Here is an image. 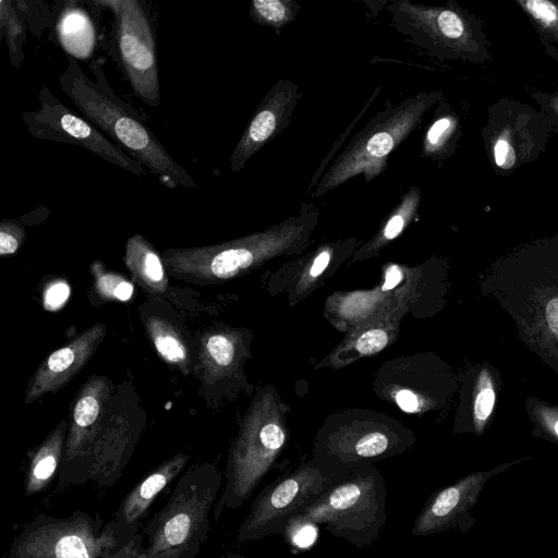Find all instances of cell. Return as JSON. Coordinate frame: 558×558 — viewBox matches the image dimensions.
I'll use <instances>...</instances> for the list:
<instances>
[{
  "label": "cell",
  "instance_id": "6da1fadb",
  "mask_svg": "<svg viewBox=\"0 0 558 558\" xmlns=\"http://www.w3.org/2000/svg\"><path fill=\"white\" fill-rule=\"evenodd\" d=\"M480 292L499 304L518 338L558 374V241L500 257L481 276Z\"/></svg>",
  "mask_w": 558,
  "mask_h": 558
},
{
  "label": "cell",
  "instance_id": "7a4b0ae2",
  "mask_svg": "<svg viewBox=\"0 0 558 558\" xmlns=\"http://www.w3.org/2000/svg\"><path fill=\"white\" fill-rule=\"evenodd\" d=\"M88 68L94 78L86 75L75 58L69 57L59 75L60 89L81 116L167 187H196L191 174L167 151L140 112L114 93L101 65L92 61Z\"/></svg>",
  "mask_w": 558,
  "mask_h": 558
},
{
  "label": "cell",
  "instance_id": "3957f363",
  "mask_svg": "<svg viewBox=\"0 0 558 558\" xmlns=\"http://www.w3.org/2000/svg\"><path fill=\"white\" fill-rule=\"evenodd\" d=\"M319 211L303 203L298 214L264 232L230 242L192 248H169L162 260L169 274L195 283L216 282L234 277L270 252L299 244L310 235Z\"/></svg>",
  "mask_w": 558,
  "mask_h": 558
},
{
  "label": "cell",
  "instance_id": "277c9868",
  "mask_svg": "<svg viewBox=\"0 0 558 558\" xmlns=\"http://www.w3.org/2000/svg\"><path fill=\"white\" fill-rule=\"evenodd\" d=\"M222 487V473L209 463L183 473L166 504L144 527L148 550L197 555L209 536L210 513Z\"/></svg>",
  "mask_w": 558,
  "mask_h": 558
},
{
  "label": "cell",
  "instance_id": "5b68a950",
  "mask_svg": "<svg viewBox=\"0 0 558 558\" xmlns=\"http://www.w3.org/2000/svg\"><path fill=\"white\" fill-rule=\"evenodd\" d=\"M439 98V92H421L374 116L335 158L312 197H319L359 174L366 182L380 174L387 167V157L418 126L424 113Z\"/></svg>",
  "mask_w": 558,
  "mask_h": 558
},
{
  "label": "cell",
  "instance_id": "8992f818",
  "mask_svg": "<svg viewBox=\"0 0 558 558\" xmlns=\"http://www.w3.org/2000/svg\"><path fill=\"white\" fill-rule=\"evenodd\" d=\"M387 489L369 463L354 469L301 514L359 549L369 547L386 524Z\"/></svg>",
  "mask_w": 558,
  "mask_h": 558
},
{
  "label": "cell",
  "instance_id": "52a82bcc",
  "mask_svg": "<svg viewBox=\"0 0 558 558\" xmlns=\"http://www.w3.org/2000/svg\"><path fill=\"white\" fill-rule=\"evenodd\" d=\"M117 545L99 515L78 510L61 518L39 513L13 538L5 558H101Z\"/></svg>",
  "mask_w": 558,
  "mask_h": 558
},
{
  "label": "cell",
  "instance_id": "ba28073f",
  "mask_svg": "<svg viewBox=\"0 0 558 558\" xmlns=\"http://www.w3.org/2000/svg\"><path fill=\"white\" fill-rule=\"evenodd\" d=\"M342 478L327 472L315 461L267 484L255 497L240 524L235 545L283 534L289 521L312 506Z\"/></svg>",
  "mask_w": 558,
  "mask_h": 558
},
{
  "label": "cell",
  "instance_id": "9c48e42d",
  "mask_svg": "<svg viewBox=\"0 0 558 558\" xmlns=\"http://www.w3.org/2000/svg\"><path fill=\"white\" fill-rule=\"evenodd\" d=\"M114 17V41L123 72L134 94L146 105L161 101L156 43L150 20L138 0H96Z\"/></svg>",
  "mask_w": 558,
  "mask_h": 558
},
{
  "label": "cell",
  "instance_id": "30bf717a",
  "mask_svg": "<svg viewBox=\"0 0 558 558\" xmlns=\"http://www.w3.org/2000/svg\"><path fill=\"white\" fill-rule=\"evenodd\" d=\"M39 108L23 111L22 121L28 133L37 140L77 145L101 159L137 177L147 170L101 133L87 119L61 102L48 87L38 92Z\"/></svg>",
  "mask_w": 558,
  "mask_h": 558
},
{
  "label": "cell",
  "instance_id": "8fae6325",
  "mask_svg": "<svg viewBox=\"0 0 558 558\" xmlns=\"http://www.w3.org/2000/svg\"><path fill=\"white\" fill-rule=\"evenodd\" d=\"M388 11L393 27L430 53L449 58L478 53L471 24L458 9L400 0L391 2Z\"/></svg>",
  "mask_w": 558,
  "mask_h": 558
},
{
  "label": "cell",
  "instance_id": "7c38bea8",
  "mask_svg": "<svg viewBox=\"0 0 558 558\" xmlns=\"http://www.w3.org/2000/svg\"><path fill=\"white\" fill-rule=\"evenodd\" d=\"M530 459L531 457L520 458L487 471L470 473L453 484L436 490L416 517L412 535L427 536L451 529L468 531L475 522L470 517V510L476 505L488 480Z\"/></svg>",
  "mask_w": 558,
  "mask_h": 558
},
{
  "label": "cell",
  "instance_id": "4fadbf2b",
  "mask_svg": "<svg viewBox=\"0 0 558 558\" xmlns=\"http://www.w3.org/2000/svg\"><path fill=\"white\" fill-rule=\"evenodd\" d=\"M110 381L104 376H92L81 388L73 404L64 445L61 469L54 494L72 487L73 480L101 430Z\"/></svg>",
  "mask_w": 558,
  "mask_h": 558
},
{
  "label": "cell",
  "instance_id": "5bb4252c",
  "mask_svg": "<svg viewBox=\"0 0 558 558\" xmlns=\"http://www.w3.org/2000/svg\"><path fill=\"white\" fill-rule=\"evenodd\" d=\"M302 97L300 86L280 78L266 93L230 156L232 173L242 170L247 161L290 123Z\"/></svg>",
  "mask_w": 558,
  "mask_h": 558
},
{
  "label": "cell",
  "instance_id": "9a60e30c",
  "mask_svg": "<svg viewBox=\"0 0 558 558\" xmlns=\"http://www.w3.org/2000/svg\"><path fill=\"white\" fill-rule=\"evenodd\" d=\"M106 329L104 324H96L51 352L32 376L24 403L29 404L64 387L92 359L105 338Z\"/></svg>",
  "mask_w": 558,
  "mask_h": 558
},
{
  "label": "cell",
  "instance_id": "2e32d148",
  "mask_svg": "<svg viewBox=\"0 0 558 558\" xmlns=\"http://www.w3.org/2000/svg\"><path fill=\"white\" fill-rule=\"evenodd\" d=\"M189 459L182 452L173 454L149 471L124 496L111 521L107 522L118 544L140 532L142 521L155 499L180 475Z\"/></svg>",
  "mask_w": 558,
  "mask_h": 558
},
{
  "label": "cell",
  "instance_id": "e0dca14e",
  "mask_svg": "<svg viewBox=\"0 0 558 558\" xmlns=\"http://www.w3.org/2000/svg\"><path fill=\"white\" fill-rule=\"evenodd\" d=\"M500 371L489 362L473 364L464 378L461 429L477 437L489 427L501 388Z\"/></svg>",
  "mask_w": 558,
  "mask_h": 558
},
{
  "label": "cell",
  "instance_id": "ac0fdd59",
  "mask_svg": "<svg viewBox=\"0 0 558 558\" xmlns=\"http://www.w3.org/2000/svg\"><path fill=\"white\" fill-rule=\"evenodd\" d=\"M68 428L69 424L62 420L29 453L24 477L26 496H34L47 490L56 475H59Z\"/></svg>",
  "mask_w": 558,
  "mask_h": 558
},
{
  "label": "cell",
  "instance_id": "d6986e66",
  "mask_svg": "<svg viewBox=\"0 0 558 558\" xmlns=\"http://www.w3.org/2000/svg\"><path fill=\"white\" fill-rule=\"evenodd\" d=\"M124 263L135 281L146 291L162 293L168 288V278L162 258L142 235L128 239Z\"/></svg>",
  "mask_w": 558,
  "mask_h": 558
},
{
  "label": "cell",
  "instance_id": "ffe728a7",
  "mask_svg": "<svg viewBox=\"0 0 558 558\" xmlns=\"http://www.w3.org/2000/svg\"><path fill=\"white\" fill-rule=\"evenodd\" d=\"M57 23V33L60 45L77 59L88 58L96 47V28L89 14L76 2L66 3Z\"/></svg>",
  "mask_w": 558,
  "mask_h": 558
},
{
  "label": "cell",
  "instance_id": "44dd1931",
  "mask_svg": "<svg viewBox=\"0 0 558 558\" xmlns=\"http://www.w3.org/2000/svg\"><path fill=\"white\" fill-rule=\"evenodd\" d=\"M145 328L162 360L187 374L191 364L190 352L177 329L169 322L155 316L145 319Z\"/></svg>",
  "mask_w": 558,
  "mask_h": 558
},
{
  "label": "cell",
  "instance_id": "7402d4cb",
  "mask_svg": "<svg viewBox=\"0 0 558 558\" xmlns=\"http://www.w3.org/2000/svg\"><path fill=\"white\" fill-rule=\"evenodd\" d=\"M524 409L533 425L532 436L558 445V405L530 396L524 400Z\"/></svg>",
  "mask_w": 558,
  "mask_h": 558
},
{
  "label": "cell",
  "instance_id": "603a6c76",
  "mask_svg": "<svg viewBox=\"0 0 558 558\" xmlns=\"http://www.w3.org/2000/svg\"><path fill=\"white\" fill-rule=\"evenodd\" d=\"M421 190L416 185H412L401 196L377 235V244L393 240L402 232L408 222L416 215L421 204Z\"/></svg>",
  "mask_w": 558,
  "mask_h": 558
},
{
  "label": "cell",
  "instance_id": "cb8c5ba5",
  "mask_svg": "<svg viewBox=\"0 0 558 558\" xmlns=\"http://www.w3.org/2000/svg\"><path fill=\"white\" fill-rule=\"evenodd\" d=\"M13 4V1H0V29L5 38L10 62L14 68H19L24 61L25 32L23 22Z\"/></svg>",
  "mask_w": 558,
  "mask_h": 558
},
{
  "label": "cell",
  "instance_id": "d4e9b609",
  "mask_svg": "<svg viewBox=\"0 0 558 558\" xmlns=\"http://www.w3.org/2000/svg\"><path fill=\"white\" fill-rule=\"evenodd\" d=\"M299 11L300 5L292 0H254L250 14L255 23L280 29L290 24Z\"/></svg>",
  "mask_w": 558,
  "mask_h": 558
},
{
  "label": "cell",
  "instance_id": "484cf974",
  "mask_svg": "<svg viewBox=\"0 0 558 558\" xmlns=\"http://www.w3.org/2000/svg\"><path fill=\"white\" fill-rule=\"evenodd\" d=\"M234 343L222 332H214L204 337L201 349V362L210 375L218 374L230 366L234 359Z\"/></svg>",
  "mask_w": 558,
  "mask_h": 558
},
{
  "label": "cell",
  "instance_id": "4316f807",
  "mask_svg": "<svg viewBox=\"0 0 558 558\" xmlns=\"http://www.w3.org/2000/svg\"><path fill=\"white\" fill-rule=\"evenodd\" d=\"M90 270L94 277L96 291L107 300L120 302L129 301L134 292V286L124 277L106 270L104 264L95 260Z\"/></svg>",
  "mask_w": 558,
  "mask_h": 558
},
{
  "label": "cell",
  "instance_id": "83f0119b",
  "mask_svg": "<svg viewBox=\"0 0 558 558\" xmlns=\"http://www.w3.org/2000/svg\"><path fill=\"white\" fill-rule=\"evenodd\" d=\"M458 128V120L453 114L438 117L428 128L423 140V154L428 158H440L449 146Z\"/></svg>",
  "mask_w": 558,
  "mask_h": 558
},
{
  "label": "cell",
  "instance_id": "f1b7e54d",
  "mask_svg": "<svg viewBox=\"0 0 558 558\" xmlns=\"http://www.w3.org/2000/svg\"><path fill=\"white\" fill-rule=\"evenodd\" d=\"M517 2L543 35L558 41V2L549 0H519Z\"/></svg>",
  "mask_w": 558,
  "mask_h": 558
},
{
  "label": "cell",
  "instance_id": "f546056e",
  "mask_svg": "<svg viewBox=\"0 0 558 558\" xmlns=\"http://www.w3.org/2000/svg\"><path fill=\"white\" fill-rule=\"evenodd\" d=\"M194 553L153 554L144 544L143 533H136L123 543L107 549L101 558H195Z\"/></svg>",
  "mask_w": 558,
  "mask_h": 558
},
{
  "label": "cell",
  "instance_id": "4dcf8cb0",
  "mask_svg": "<svg viewBox=\"0 0 558 558\" xmlns=\"http://www.w3.org/2000/svg\"><path fill=\"white\" fill-rule=\"evenodd\" d=\"M283 534L291 550L303 551L315 545L319 529L315 522L296 515L289 521Z\"/></svg>",
  "mask_w": 558,
  "mask_h": 558
},
{
  "label": "cell",
  "instance_id": "1f68e13d",
  "mask_svg": "<svg viewBox=\"0 0 558 558\" xmlns=\"http://www.w3.org/2000/svg\"><path fill=\"white\" fill-rule=\"evenodd\" d=\"M24 227L14 219L0 222V255H12L19 251L26 239Z\"/></svg>",
  "mask_w": 558,
  "mask_h": 558
},
{
  "label": "cell",
  "instance_id": "d6a6232c",
  "mask_svg": "<svg viewBox=\"0 0 558 558\" xmlns=\"http://www.w3.org/2000/svg\"><path fill=\"white\" fill-rule=\"evenodd\" d=\"M70 294L71 289L66 281L54 280L44 290L43 305L47 311H58L66 303Z\"/></svg>",
  "mask_w": 558,
  "mask_h": 558
},
{
  "label": "cell",
  "instance_id": "836d02e7",
  "mask_svg": "<svg viewBox=\"0 0 558 558\" xmlns=\"http://www.w3.org/2000/svg\"><path fill=\"white\" fill-rule=\"evenodd\" d=\"M495 165L501 169H510L515 163V149L510 136L502 133L493 145Z\"/></svg>",
  "mask_w": 558,
  "mask_h": 558
},
{
  "label": "cell",
  "instance_id": "e575fe53",
  "mask_svg": "<svg viewBox=\"0 0 558 558\" xmlns=\"http://www.w3.org/2000/svg\"><path fill=\"white\" fill-rule=\"evenodd\" d=\"M388 335L381 329H372L364 332L356 341L355 348L362 354H373L386 347Z\"/></svg>",
  "mask_w": 558,
  "mask_h": 558
},
{
  "label": "cell",
  "instance_id": "d590c367",
  "mask_svg": "<svg viewBox=\"0 0 558 558\" xmlns=\"http://www.w3.org/2000/svg\"><path fill=\"white\" fill-rule=\"evenodd\" d=\"M395 400L404 412L414 413L418 410L420 403L416 396L410 390H400L395 395Z\"/></svg>",
  "mask_w": 558,
  "mask_h": 558
},
{
  "label": "cell",
  "instance_id": "8d00e7d4",
  "mask_svg": "<svg viewBox=\"0 0 558 558\" xmlns=\"http://www.w3.org/2000/svg\"><path fill=\"white\" fill-rule=\"evenodd\" d=\"M330 260L329 250H323L314 259L310 275L313 277L319 276L328 266Z\"/></svg>",
  "mask_w": 558,
  "mask_h": 558
},
{
  "label": "cell",
  "instance_id": "74e56055",
  "mask_svg": "<svg viewBox=\"0 0 558 558\" xmlns=\"http://www.w3.org/2000/svg\"><path fill=\"white\" fill-rule=\"evenodd\" d=\"M401 279L402 272L400 268L397 266H390L385 276L383 290H391L400 282Z\"/></svg>",
  "mask_w": 558,
  "mask_h": 558
},
{
  "label": "cell",
  "instance_id": "f35d334b",
  "mask_svg": "<svg viewBox=\"0 0 558 558\" xmlns=\"http://www.w3.org/2000/svg\"><path fill=\"white\" fill-rule=\"evenodd\" d=\"M548 102L551 110L558 116V95L550 96Z\"/></svg>",
  "mask_w": 558,
  "mask_h": 558
},
{
  "label": "cell",
  "instance_id": "ab89813d",
  "mask_svg": "<svg viewBox=\"0 0 558 558\" xmlns=\"http://www.w3.org/2000/svg\"><path fill=\"white\" fill-rule=\"evenodd\" d=\"M219 558H247V557H245L244 555L238 554V553H227Z\"/></svg>",
  "mask_w": 558,
  "mask_h": 558
}]
</instances>
